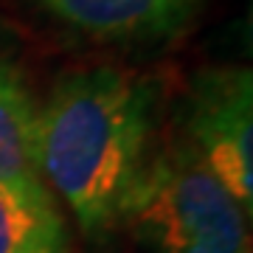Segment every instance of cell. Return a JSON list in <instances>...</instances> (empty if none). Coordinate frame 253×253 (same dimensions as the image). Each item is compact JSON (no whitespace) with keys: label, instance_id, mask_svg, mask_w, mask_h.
<instances>
[{"label":"cell","instance_id":"6da1fadb","mask_svg":"<svg viewBox=\"0 0 253 253\" xmlns=\"http://www.w3.org/2000/svg\"><path fill=\"white\" fill-rule=\"evenodd\" d=\"M158 116V79L116 65L62 73L40 104V177L87 236L124 222L155 155Z\"/></svg>","mask_w":253,"mask_h":253},{"label":"cell","instance_id":"7a4b0ae2","mask_svg":"<svg viewBox=\"0 0 253 253\" xmlns=\"http://www.w3.org/2000/svg\"><path fill=\"white\" fill-rule=\"evenodd\" d=\"M248 214L177 141L155 149L124 222L149 253H251Z\"/></svg>","mask_w":253,"mask_h":253},{"label":"cell","instance_id":"3957f363","mask_svg":"<svg viewBox=\"0 0 253 253\" xmlns=\"http://www.w3.org/2000/svg\"><path fill=\"white\" fill-rule=\"evenodd\" d=\"M183 126L191 152L208 166L245 211L253 206V73L219 65L194 73L183 101Z\"/></svg>","mask_w":253,"mask_h":253},{"label":"cell","instance_id":"277c9868","mask_svg":"<svg viewBox=\"0 0 253 253\" xmlns=\"http://www.w3.org/2000/svg\"><path fill=\"white\" fill-rule=\"evenodd\" d=\"M62 26L104 42H152L174 37L200 0H37Z\"/></svg>","mask_w":253,"mask_h":253},{"label":"cell","instance_id":"5b68a950","mask_svg":"<svg viewBox=\"0 0 253 253\" xmlns=\"http://www.w3.org/2000/svg\"><path fill=\"white\" fill-rule=\"evenodd\" d=\"M71 231L45 183L0 180V253H68Z\"/></svg>","mask_w":253,"mask_h":253},{"label":"cell","instance_id":"8992f818","mask_svg":"<svg viewBox=\"0 0 253 253\" xmlns=\"http://www.w3.org/2000/svg\"><path fill=\"white\" fill-rule=\"evenodd\" d=\"M37 113L26 73L0 51V180L42 183L37 169Z\"/></svg>","mask_w":253,"mask_h":253}]
</instances>
